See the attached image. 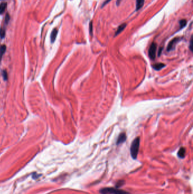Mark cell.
<instances>
[{
    "instance_id": "obj_1",
    "label": "cell",
    "mask_w": 193,
    "mask_h": 194,
    "mask_svg": "<svg viewBox=\"0 0 193 194\" xmlns=\"http://www.w3.org/2000/svg\"><path fill=\"white\" fill-rule=\"evenodd\" d=\"M140 141H141L140 137H137L136 139H135L133 141L131 145V156L132 158L134 159H136L137 158V156H138V152H139V149L140 146Z\"/></svg>"
},
{
    "instance_id": "obj_2",
    "label": "cell",
    "mask_w": 193,
    "mask_h": 194,
    "mask_svg": "<svg viewBox=\"0 0 193 194\" xmlns=\"http://www.w3.org/2000/svg\"><path fill=\"white\" fill-rule=\"evenodd\" d=\"M99 192L101 194H129V192L116 187H104L101 188Z\"/></svg>"
},
{
    "instance_id": "obj_3",
    "label": "cell",
    "mask_w": 193,
    "mask_h": 194,
    "mask_svg": "<svg viewBox=\"0 0 193 194\" xmlns=\"http://www.w3.org/2000/svg\"><path fill=\"white\" fill-rule=\"evenodd\" d=\"M157 49V45L155 43H152L149 47L148 51V55L151 59L153 60L156 57V52Z\"/></svg>"
},
{
    "instance_id": "obj_4",
    "label": "cell",
    "mask_w": 193,
    "mask_h": 194,
    "mask_svg": "<svg viewBox=\"0 0 193 194\" xmlns=\"http://www.w3.org/2000/svg\"><path fill=\"white\" fill-rule=\"evenodd\" d=\"M180 37H175V38L173 39L169 42V43L168 44L167 51H172V50H173L174 48H175L176 45L177 43L180 41Z\"/></svg>"
},
{
    "instance_id": "obj_5",
    "label": "cell",
    "mask_w": 193,
    "mask_h": 194,
    "mask_svg": "<svg viewBox=\"0 0 193 194\" xmlns=\"http://www.w3.org/2000/svg\"><path fill=\"white\" fill-rule=\"evenodd\" d=\"M126 140V134L125 133L123 132L119 134V136H118L116 142V144L117 145L121 144L124 143Z\"/></svg>"
},
{
    "instance_id": "obj_6",
    "label": "cell",
    "mask_w": 193,
    "mask_h": 194,
    "mask_svg": "<svg viewBox=\"0 0 193 194\" xmlns=\"http://www.w3.org/2000/svg\"><path fill=\"white\" fill-rule=\"evenodd\" d=\"M178 157L180 158H184L186 155V149L183 147H182L180 149L178 153H177Z\"/></svg>"
},
{
    "instance_id": "obj_7",
    "label": "cell",
    "mask_w": 193,
    "mask_h": 194,
    "mask_svg": "<svg viewBox=\"0 0 193 194\" xmlns=\"http://www.w3.org/2000/svg\"><path fill=\"white\" fill-rule=\"evenodd\" d=\"M57 34H58V30L57 29H54L53 30V31H52V33H51V40L52 43H53V42L55 41L56 37H57Z\"/></svg>"
},
{
    "instance_id": "obj_8",
    "label": "cell",
    "mask_w": 193,
    "mask_h": 194,
    "mask_svg": "<svg viewBox=\"0 0 193 194\" xmlns=\"http://www.w3.org/2000/svg\"><path fill=\"white\" fill-rule=\"evenodd\" d=\"M126 26V23H122V24H121L120 26L118 27L116 33H115V35H114L115 36L117 35H118V34H120L121 32H122V31L124 30L125 29Z\"/></svg>"
},
{
    "instance_id": "obj_9",
    "label": "cell",
    "mask_w": 193,
    "mask_h": 194,
    "mask_svg": "<svg viewBox=\"0 0 193 194\" xmlns=\"http://www.w3.org/2000/svg\"><path fill=\"white\" fill-rule=\"evenodd\" d=\"M165 64H163V63H157L153 65V68L156 70H159L161 69L164 68L165 67Z\"/></svg>"
},
{
    "instance_id": "obj_10",
    "label": "cell",
    "mask_w": 193,
    "mask_h": 194,
    "mask_svg": "<svg viewBox=\"0 0 193 194\" xmlns=\"http://www.w3.org/2000/svg\"><path fill=\"white\" fill-rule=\"evenodd\" d=\"M144 3V0H136V10H139L143 7Z\"/></svg>"
},
{
    "instance_id": "obj_11",
    "label": "cell",
    "mask_w": 193,
    "mask_h": 194,
    "mask_svg": "<svg viewBox=\"0 0 193 194\" xmlns=\"http://www.w3.org/2000/svg\"><path fill=\"white\" fill-rule=\"evenodd\" d=\"M7 7V3L2 2L0 5V14H2Z\"/></svg>"
},
{
    "instance_id": "obj_12",
    "label": "cell",
    "mask_w": 193,
    "mask_h": 194,
    "mask_svg": "<svg viewBox=\"0 0 193 194\" xmlns=\"http://www.w3.org/2000/svg\"><path fill=\"white\" fill-rule=\"evenodd\" d=\"M6 49V46H5V45H2V46H1V47H0V61L1 60V59H2V56L4 55Z\"/></svg>"
},
{
    "instance_id": "obj_13",
    "label": "cell",
    "mask_w": 193,
    "mask_h": 194,
    "mask_svg": "<svg viewBox=\"0 0 193 194\" xmlns=\"http://www.w3.org/2000/svg\"><path fill=\"white\" fill-rule=\"evenodd\" d=\"M187 24V21L186 19H182L180 21V27L181 29H182V28L185 27V26H186Z\"/></svg>"
},
{
    "instance_id": "obj_14",
    "label": "cell",
    "mask_w": 193,
    "mask_h": 194,
    "mask_svg": "<svg viewBox=\"0 0 193 194\" xmlns=\"http://www.w3.org/2000/svg\"><path fill=\"white\" fill-rule=\"evenodd\" d=\"M5 36V30L4 28H1L0 29V37L3 39Z\"/></svg>"
},
{
    "instance_id": "obj_15",
    "label": "cell",
    "mask_w": 193,
    "mask_h": 194,
    "mask_svg": "<svg viewBox=\"0 0 193 194\" xmlns=\"http://www.w3.org/2000/svg\"><path fill=\"white\" fill-rule=\"evenodd\" d=\"M125 183V182L124 181H118V182L117 183V184H116V188H119V187H121V186H122L123 184H124Z\"/></svg>"
},
{
    "instance_id": "obj_16",
    "label": "cell",
    "mask_w": 193,
    "mask_h": 194,
    "mask_svg": "<svg viewBox=\"0 0 193 194\" xmlns=\"http://www.w3.org/2000/svg\"><path fill=\"white\" fill-rule=\"evenodd\" d=\"M2 76L4 77L5 80H7V73L6 72V70H4L2 72Z\"/></svg>"
},
{
    "instance_id": "obj_17",
    "label": "cell",
    "mask_w": 193,
    "mask_h": 194,
    "mask_svg": "<svg viewBox=\"0 0 193 194\" xmlns=\"http://www.w3.org/2000/svg\"><path fill=\"white\" fill-rule=\"evenodd\" d=\"M92 22H91L90 23V33L91 35H92Z\"/></svg>"
},
{
    "instance_id": "obj_18",
    "label": "cell",
    "mask_w": 193,
    "mask_h": 194,
    "mask_svg": "<svg viewBox=\"0 0 193 194\" xmlns=\"http://www.w3.org/2000/svg\"><path fill=\"white\" fill-rule=\"evenodd\" d=\"M9 20H10V17H9V14H6V18H5V22L6 24H7L9 22Z\"/></svg>"
},
{
    "instance_id": "obj_19",
    "label": "cell",
    "mask_w": 193,
    "mask_h": 194,
    "mask_svg": "<svg viewBox=\"0 0 193 194\" xmlns=\"http://www.w3.org/2000/svg\"><path fill=\"white\" fill-rule=\"evenodd\" d=\"M110 1H111V0H106V1H105V2H104L103 3V4L102 5V7H104V6H105V5H107V4H108V3Z\"/></svg>"
},
{
    "instance_id": "obj_20",
    "label": "cell",
    "mask_w": 193,
    "mask_h": 194,
    "mask_svg": "<svg viewBox=\"0 0 193 194\" xmlns=\"http://www.w3.org/2000/svg\"><path fill=\"white\" fill-rule=\"evenodd\" d=\"M192 46H193V39L192 38H191L190 40V48L191 51H192Z\"/></svg>"
},
{
    "instance_id": "obj_21",
    "label": "cell",
    "mask_w": 193,
    "mask_h": 194,
    "mask_svg": "<svg viewBox=\"0 0 193 194\" xmlns=\"http://www.w3.org/2000/svg\"><path fill=\"white\" fill-rule=\"evenodd\" d=\"M121 0H117V2H116V4H117V5L118 6L119 5V3H120V2H121Z\"/></svg>"
}]
</instances>
